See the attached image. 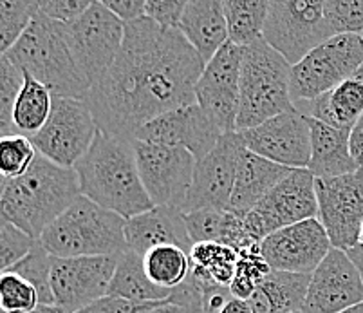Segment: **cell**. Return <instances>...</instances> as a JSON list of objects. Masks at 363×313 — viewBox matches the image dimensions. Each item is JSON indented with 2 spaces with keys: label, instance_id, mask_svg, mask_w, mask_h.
Wrapping results in <instances>:
<instances>
[{
  "label": "cell",
  "instance_id": "6da1fadb",
  "mask_svg": "<svg viewBox=\"0 0 363 313\" xmlns=\"http://www.w3.org/2000/svg\"><path fill=\"white\" fill-rule=\"evenodd\" d=\"M204 65L179 29H164L143 16L125 24L120 55L85 101L101 133L134 140L154 118L197 104Z\"/></svg>",
  "mask_w": 363,
  "mask_h": 313
},
{
  "label": "cell",
  "instance_id": "7a4b0ae2",
  "mask_svg": "<svg viewBox=\"0 0 363 313\" xmlns=\"http://www.w3.org/2000/svg\"><path fill=\"white\" fill-rule=\"evenodd\" d=\"M74 170L82 196L125 219L154 209L138 169L134 140L98 131L91 149Z\"/></svg>",
  "mask_w": 363,
  "mask_h": 313
},
{
  "label": "cell",
  "instance_id": "3957f363",
  "mask_svg": "<svg viewBox=\"0 0 363 313\" xmlns=\"http://www.w3.org/2000/svg\"><path fill=\"white\" fill-rule=\"evenodd\" d=\"M82 196L74 169H65L38 154L31 169L2 180L0 216L40 241L42 234Z\"/></svg>",
  "mask_w": 363,
  "mask_h": 313
},
{
  "label": "cell",
  "instance_id": "277c9868",
  "mask_svg": "<svg viewBox=\"0 0 363 313\" xmlns=\"http://www.w3.org/2000/svg\"><path fill=\"white\" fill-rule=\"evenodd\" d=\"M4 57L24 75L45 85L52 98L85 100L92 87L72 57L65 24L51 21L40 11Z\"/></svg>",
  "mask_w": 363,
  "mask_h": 313
},
{
  "label": "cell",
  "instance_id": "5b68a950",
  "mask_svg": "<svg viewBox=\"0 0 363 313\" xmlns=\"http://www.w3.org/2000/svg\"><path fill=\"white\" fill-rule=\"evenodd\" d=\"M125 225V217L80 196L44 230L40 245L60 259L123 256L128 252Z\"/></svg>",
  "mask_w": 363,
  "mask_h": 313
},
{
  "label": "cell",
  "instance_id": "8992f818",
  "mask_svg": "<svg viewBox=\"0 0 363 313\" xmlns=\"http://www.w3.org/2000/svg\"><path fill=\"white\" fill-rule=\"evenodd\" d=\"M291 67L264 38L244 48L237 133L295 111L291 100Z\"/></svg>",
  "mask_w": 363,
  "mask_h": 313
},
{
  "label": "cell",
  "instance_id": "52a82bcc",
  "mask_svg": "<svg viewBox=\"0 0 363 313\" xmlns=\"http://www.w3.org/2000/svg\"><path fill=\"white\" fill-rule=\"evenodd\" d=\"M333 36L323 0H269L262 38L291 65Z\"/></svg>",
  "mask_w": 363,
  "mask_h": 313
},
{
  "label": "cell",
  "instance_id": "ba28073f",
  "mask_svg": "<svg viewBox=\"0 0 363 313\" xmlns=\"http://www.w3.org/2000/svg\"><path fill=\"white\" fill-rule=\"evenodd\" d=\"M363 65V36L336 35L291 67V100L313 101L338 87Z\"/></svg>",
  "mask_w": 363,
  "mask_h": 313
},
{
  "label": "cell",
  "instance_id": "9c48e42d",
  "mask_svg": "<svg viewBox=\"0 0 363 313\" xmlns=\"http://www.w3.org/2000/svg\"><path fill=\"white\" fill-rule=\"evenodd\" d=\"M318 217L316 177L308 169H293L288 177L267 194L244 217L246 232L253 243L262 245L267 236L286 226Z\"/></svg>",
  "mask_w": 363,
  "mask_h": 313
},
{
  "label": "cell",
  "instance_id": "30bf717a",
  "mask_svg": "<svg viewBox=\"0 0 363 313\" xmlns=\"http://www.w3.org/2000/svg\"><path fill=\"white\" fill-rule=\"evenodd\" d=\"M65 33L76 64L89 84L94 85L120 55L125 24L105 8L104 2H92L78 21L65 26Z\"/></svg>",
  "mask_w": 363,
  "mask_h": 313
},
{
  "label": "cell",
  "instance_id": "8fae6325",
  "mask_svg": "<svg viewBox=\"0 0 363 313\" xmlns=\"http://www.w3.org/2000/svg\"><path fill=\"white\" fill-rule=\"evenodd\" d=\"M98 131L100 128L87 101L55 98L48 123L31 141L45 160L65 169H74L89 153Z\"/></svg>",
  "mask_w": 363,
  "mask_h": 313
},
{
  "label": "cell",
  "instance_id": "7c38bea8",
  "mask_svg": "<svg viewBox=\"0 0 363 313\" xmlns=\"http://www.w3.org/2000/svg\"><path fill=\"white\" fill-rule=\"evenodd\" d=\"M141 181L154 207H176L183 210L194 181L197 160L192 153L177 147L134 140Z\"/></svg>",
  "mask_w": 363,
  "mask_h": 313
},
{
  "label": "cell",
  "instance_id": "4fadbf2b",
  "mask_svg": "<svg viewBox=\"0 0 363 313\" xmlns=\"http://www.w3.org/2000/svg\"><path fill=\"white\" fill-rule=\"evenodd\" d=\"M318 219L333 248H356L363 223V169L338 177H316Z\"/></svg>",
  "mask_w": 363,
  "mask_h": 313
},
{
  "label": "cell",
  "instance_id": "5bb4252c",
  "mask_svg": "<svg viewBox=\"0 0 363 313\" xmlns=\"http://www.w3.org/2000/svg\"><path fill=\"white\" fill-rule=\"evenodd\" d=\"M121 256L52 257L51 288L55 304L64 313L80 312L85 306L107 297Z\"/></svg>",
  "mask_w": 363,
  "mask_h": 313
},
{
  "label": "cell",
  "instance_id": "9a60e30c",
  "mask_svg": "<svg viewBox=\"0 0 363 313\" xmlns=\"http://www.w3.org/2000/svg\"><path fill=\"white\" fill-rule=\"evenodd\" d=\"M242 53L244 48L226 42L204 65L196 85L197 105L216 121L223 134L237 133Z\"/></svg>",
  "mask_w": 363,
  "mask_h": 313
},
{
  "label": "cell",
  "instance_id": "2e32d148",
  "mask_svg": "<svg viewBox=\"0 0 363 313\" xmlns=\"http://www.w3.org/2000/svg\"><path fill=\"white\" fill-rule=\"evenodd\" d=\"M242 149L239 133L223 134L216 149L197 161L192 187L183 207L184 214L196 210H230Z\"/></svg>",
  "mask_w": 363,
  "mask_h": 313
},
{
  "label": "cell",
  "instance_id": "e0dca14e",
  "mask_svg": "<svg viewBox=\"0 0 363 313\" xmlns=\"http://www.w3.org/2000/svg\"><path fill=\"white\" fill-rule=\"evenodd\" d=\"M244 149L288 169H308L311 131L298 109L239 133Z\"/></svg>",
  "mask_w": 363,
  "mask_h": 313
},
{
  "label": "cell",
  "instance_id": "ac0fdd59",
  "mask_svg": "<svg viewBox=\"0 0 363 313\" xmlns=\"http://www.w3.org/2000/svg\"><path fill=\"white\" fill-rule=\"evenodd\" d=\"M363 302V279L347 252L333 248L311 273L302 313H343Z\"/></svg>",
  "mask_w": 363,
  "mask_h": 313
},
{
  "label": "cell",
  "instance_id": "d6986e66",
  "mask_svg": "<svg viewBox=\"0 0 363 313\" xmlns=\"http://www.w3.org/2000/svg\"><path fill=\"white\" fill-rule=\"evenodd\" d=\"M331 250V239L318 217L277 230L260 245L269 268L288 273H313Z\"/></svg>",
  "mask_w": 363,
  "mask_h": 313
},
{
  "label": "cell",
  "instance_id": "ffe728a7",
  "mask_svg": "<svg viewBox=\"0 0 363 313\" xmlns=\"http://www.w3.org/2000/svg\"><path fill=\"white\" fill-rule=\"evenodd\" d=\"M220 136L216 121L194 104L154 118L138 131L134 140L184 149L199 161L216 149Z\"/></svg>",
  "mask_w": 363,
  "mask_h": 313
},
{
  "label": "cell",
  "instance_id": "44dd1931",
  "mask_svg": "<svg viewBox=\"0 0 363 313\" xmlns=\"http://www.w3.org/2000/svg\"><path fill=\"white\" fill-rule=\"evenodd\" d=\"M186 214L176 207H154L127 219L125 239L128 250L145 257L152 248L163 245L179 246L192 252L194 243L186 229Z\"/></svg>",
  "mask_w": 363,
  "mask_h": 313
},
{
  "label": "cell",
  "instance_id": "7402d4cb",
  "mask_svg": "<svg viewBox=\"0 0 363 313\" xmlns=\"http://www.w3.org/2000/svg\"><path fill=\"white\" fill-rule=\"evenodd\" d=\"M293 169L277 165L257 154L242 149L237 167L235 189H233L230 210L246 217L260 201L272 192L284 177H288Z\"/></svg>",
  "mask_w": 363,
  "mask_h": 313
},
{
  "label": "cell",
  "instance_id": "603a6c76",
  "mask_svg": "<svg viewBox=\"0 0 363 313\" xmlns=\"http://www.w3.org/2000/svg\"><path fill=\"white\" fill-rule=\"evenodd\" d=\"M179 31L208 64L230 42L223 0H188Z\"/></svg>",
  "mask_w": 363,
  "mask_h": 313
},
{
  "label": "cell",
  "instance_id": "cb8c5ba5",
  "mask_svg": "<svg viewBox=\"0 0 363 313\" xmlns=\"http://www.w3.org/2000/svg\"><path fill=\"white\" fill-rule=\"evenodd\" d=\"M311 131V160L308 170L315 177H338L359 169L351 154V133L306 116Z\"/></svg>",
  "mask_w": 363,
  "mask_h": 313
},
{
  "label": "cell",
  "instance_id": "d4e9b609",
  "mask_svg": "<svg viewBox=\"0 0 363 313\" xmlns=\"http://www.w3.org/2000/svg\"><path fill=\"white\" fill-rule=\"evenodd\" d=\"M303 116L351 133L363 116V65L345 82L313 101L296 105Z\"/></svg>",
  "mask_w": 363,
  "mask_h": 313
},
{
  "label": "cell",
  "instance_id": "484cf974",
  "mask_svg": "<svg viewBox=\"0 0 363 313\" xmlns=\"http://www.w3.org/2000/svg\"><path fill=\"white\" fill-rule=\"evenodd\" d=\"M184 219L194 245L219 243L230 246L237 253L257 245L247 236L244 217L232 210H196L186 214Z\"/></svg>",
  "mask_w": 363,
  "mask_h": 313
},
{
  "label": "cell",
  "instance_id": "4316f807",
  "mask_svg": "<svg viewBox=\"0 0 363 313\" xmlns=\"http://www.w3.org/2000/svg\"><path fill=\"white\" fill-rule=\"evenodd\" d=\"M311 273L275 272L264 279L247 302L253 313H302Z\"/></svg>",
  "mask_w": 363,
  "mask_h": 313
},
{
  "label": "cell",
  "instance_id": "83f0119b",
  "mask_svg": "<svg viewBox=\"0 0 363 313\" xmlns=\"http://www.w3.org/2000/svg\"><path fill=\"white\" fill-rule=\"evenodd\" d=\"M174 290H164L154 285L145 272L143 257L132 250L125 252L120 259L114 278H112L108 295L125 299L134 304L168 301Z\"/></svg>",
  "mask_w": 363,
  "mask_h": 313
},
{
  "label": "cell",
  "instance_id": "f1b7e54d",
  "mask_svg": "<svg viewBox=\"0 0 363 313\" xmlns=\"http://www.w3.org/2000/svg\"><path fill=\"white\" fill-rule=\"evenodd\" d=\"M52 94L45 85L26 75V84L13 107L11 134L31 140L48 123L52 111Z\"/></svg>",
  "mask_w": 363,
  "mask_h": 313
},
{
  "label": "cell",
  "instance_id": "f546056e",
  "mask_svg": "<svg viewBox=\"0 0 363 313\" xmlns=\"http://www.w3.org/2000/svg\"><path fill=\"white\" fill-rule=\"evenodd\" d=\"M230 42L247 48L262 40L269 0H223Z\"/></svg>",
  "mask_w": 363,
  "mask_h": 313
},
{
  "label": "cell",
  "instance_id": "4dcf8cb0",
  "mask_svg": "<svg viewBox=\"0 0 363 313\" xmlns=\"http://www.w3.org/2000/svg\"><path fill=\"white\" fill-rule=\"evenodd\" d=\"M143 265L150 281L164 290H176L186 281L192 272L190 253L172 245L152 248L143 257Z\"/></svg>",
  "mask_w": 363,
  "mask_h": 313
},
{
  "label": "cell",
  "instance_id": "1f68e13d",
  "mask_svg": "<svg viewBox=\"0 0 363 313\" xmlns=\"http://www.w3.org/2000/svg\"><path fill=\"white\" fill-rule=\"evenodd\" d=\"M237 257L239 253L230 246L219 243H197L190 252L192 273L201 281L232 286L235 278Z\"/></svg>",
  "mask_w": 363,
  "mask_h": 313
},
{
  "label": "cell",
  "instance_id": "d6a6232c",
  "mask_svg": "<svg viewBox=\"0 0 363 313\" xmlns=\"http://www.w3.org/2000/svg\"><path fill=\"white\" fill-rule=\"evenodd\" d=\"M40 11V0H0V53L6 55Z\"/></svg>",
  "mask_w": 363,
  "mask_h": 313
},
{
  "label": "cell",
  "instance_id": "836d02e7",
  "mask_svg": "<svg viewBox=\"0 0 363 313\" xmlns=\"http://www.w3.org/2000/svg\"><path fill=\"white\" fill-rule=\"evenodd\" d=\"M269 273H272V268L260 252V245L240 250L239 257H237L235 278L230 286L233 297L247 301Z\"/></svg>",
  "mask_w": 363,
  "mask_h": 313
},
{
  "label": "cell",
  "instance_id": "e575fe53",
  "mask_svg": "<svg viewBox=\"0 0 363 313\" xmlns=\"http://www.w3.org/2000/svg\"><path fill=\"white\" fill-rule=\"evenodd\" d=\"M51 270H52V256L40 245L33 248V252L28 257H24L21 263H16L6 272H13L16 275L24 278L26 281L31 282L40 295L42 304H55V295L51 288Z\"/></svg>",
  "mask_w": 363,
  "mask_h": 313
},
{
  "label": "cell",
  "instance_id": "d590c367",
  "mask_svg": "<svg viewBox=\"0 0 363 313\" xmlns=\"http://www.w3.org/2000/svg\"><path fill=\"white\" fill-rule=\"evenodd\" d=\"M38 150L26 136L11 134L0 138V172L2 180H15L31 169Z\"/></svg>",
  "mask_w": 363,
  "mask_h": 313
},
{
  "label": "cell",
  "instance_id": "8d00e7d4",
  "mask_svg": "<svg viewBox=\"0 0 363 313\" xmlns=\"http://www.w3.org/2000/svg\"><path fill=\"white\" fill-rule=\"evenodd\" d=\"M35 286L13 272L0 273V309L2 313H31L40 306Z\"/></svg>",
  "mask_w": 363,
  "mask_h": 313
},
{
  "label": "cell",
  "instance_id": "74e56055",
  "mask_svg": "<svg viewBox=\"0 0 363 313\" xmlns=\"http://www.w3.org/2000/svg\"><path fill=\"white\" fill-rule=\"evenodd\" d=\"M24 84V72L2 55L0 57V131H2V136H11L13 107Z\"/></svg>",
  "mask_w": 363,
  "mask_h": 313
},
{
  "label": "cell",
  "instance_id": "f35d334b",
  "mask_svg": "<svg viewBox=\"0 0 363 313\" xmlns=\"http://www.w3.org/2000/svg\"><path fill=\"white\" fill-rule=\"evenodd\" d=\"M333 35L363 36V0H323Z\"/></svg>",
  "mask_w": 363,
  "mask_h": 313
},
{
  "label": "cell",
  "instance_id": "ab89813d",
  "mask_svg": "<svg viewBox=\"0 0 363 313\" xmlns=\"http://www.w3.org/2000/svg\"><path fill=\"white\" fill-rule=\"evenodd\" d=\"M36 245H38V239L8 221H2V225H0V270L6 272L16 263H21L24 257L33 252Z\"/></svg>",
  "mask_w": 363,
  "mask_h": 313
},
{
  "label": "cell",
  "instance_id": "60d3db41",
  "mask_svg": "<svg viewBox=\"0 0 363 313\" xmlns=\"http://www.w3.org/2000/svg\"><path fill=\"white\" fill-rule=\"evenodd\" d=\"M186 4L184 0H147L145 16L164 29H179Z\"/></svg>",
  "mask_w": 363,
  "mask_h": 313
},
{
  "label": "cell",
  "instance_id": "b9f144b4",
  "mask_svg": "<svg viewBox=\"0 0 363 313\" xmlns=\"http://www.w3.org/2000/svg\"><path fill=\"white\" fill-rule=\"evenodd\" d=\"M91 0H40V13L60 24H72L91 8Z\"/></svg>",
  "mask_w": 363,
  "mask_h": 313
},
{
  "label": "cell",
  "instance_id": "7bdbcfd3",
  "mask_svg": "<svg viewBox=\"0 0 363 313\" xmlns=\"http://www.w3.org/2000/svg\"><path fill=\"white\" fill-rule=\"evenodd\" d=\"M161 302H147V304H134L125 299L114 297V295H107V297L100 299V301L92 302V304L85 306L80 312L76 313H147L148 309L156 308Z\"/></svg>",
  "mask_w": 363,
  "mask_h": 313
},
{
  "label": "cell",
  "instance_id": "ee69618b",
  "mask_svg": "<svg viewBox=\"0 0 363 313\" xmlns=\"http://www.w3.org/2000/svg\"><path fill=\"white\" fill-rule=\"evenodd\" d=\"M105 8L120 18L123 24H130L145 16L147 0H101Z\"/></svg>",
  "mask_w": 363,
  "mask_h": 313
},
{
  "label": "cell",
  "instance_id": "f6af8a7d",
  "mask_svg": "<svg viewBox=\"0 0 363 313\" xmlns=\"http://www.w3.org/2000/svg\"><path fill=\"white\" fill-rule=\"evenodd\" d=\"M351 154L354 161L358 163L359 169H363V116L356 121V125L351 131Z\"/></svg>",
  "mask_w": 363,
  "mask_h": 313
},
{
  "label": "cell",
  "instance_id": "bcb514c9",
  "mask_svg": "<svg viewBox=\"0 0 363 313\" xmlns=\"http://www.w3.org/2000/svg\"><path fill=\"white\" fill-rule=\"evenodd\" d=\"M220 313H253V308L252 304L247 301H244V299L232 297V301L228 302V304L220 309Z\"/></svg>",
  "mask_w": 363,
  "mask_h": 313
},
{
  "label": "cell",
  "instance_id": "7dc6e473",
  "mask_svg": "<svg viewBox=\"0 0 363 313\" xmlns=\"http://www.w3.org/2000/svg\"><path fill=\"white\" fill-rule=\"evenodd\" d=\"M147 313H190L188 309L181 308V306H176V304H170L168 301H163L161 304H157L156 308L148 309Z\"/></svg>",
  "mask_w": 363,
  "mask_h": 313
},
{
  "label": "cell",
  "instance_id": "c3c4849f",
  "mask_svg": "<svg viewBox=\"0 0 363 313\" xmlns=\"http://www.w3.org/2000/svg\"><path fill=\"white\" fill-rule=\"evenodd\" d=\"M349 257H351L354 265L358 266L359 273H362V279H363V246H356V248L349 250Z\"/></svg>",
  "mask_w": 363,
  "mask_h": 313
},
{
  "label": "cell",
  "instance_id": "681fc988",
  "mask_svg": "<svg viewBox=\"0 0 363 313\" xmlns=\"http://www.w3.org/2000/svg\"><path fill=\"white\" fill-rule=\"evenodd\" d=\"M31 313H64V309H60L56 304H51V306L40 304L38 308L35 309V312H31Z\"/></svg>",
  "mask_w": 363,
  "mask_h": 313
},
{
  "label": "cell",
  "instance_id": "f907efd6",
  "mask_svg": "<svg viewBox=\"0 0 363 313\" xmlns=\"http://www.w3.org/2000/svg\"><path fill=\"white\" fill-rule=\"evenodd\" d=\"M358 246H363V223H362V229H359V241Z\"/></svg>",
  "mask_w": 363,
  "mask_h": 313
}]
</instances>
